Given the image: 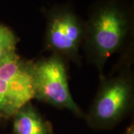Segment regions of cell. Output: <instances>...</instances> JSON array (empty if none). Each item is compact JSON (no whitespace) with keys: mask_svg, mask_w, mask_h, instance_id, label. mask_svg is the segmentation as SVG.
I'll use <instances>...</instances> for the list:
<instances>
[{"mask_svg":"<svg viewBox=\"0 0 134 134\" xmlns=\"http://www.w3.org/2000/svg\"><path fill=\"white\" fill-rule=\"evenodd\" d=\"M131 31V14L119 0H103L92 8L82 46L99 77L104 75L106 63L113 54L131 48H127Z\"/></svg>","mask_w":134,"mask_h":134,"instance_id":"obj_1","label":"cell"},{"mask_svg":"<svg viewBox=\"0 0 134 134\" xmlns=\"http://www.w3.org/2000/svg\"><path fill=\"white\" fill-rule=\"evenodd\" d=\"M117 66L110 76L100 77L98 92L87 113L86 123L94 130L113 128L131 113L134 104V76L131 59Z\"/></svg>","mask_w":134,"mask_h":134,"instance_id":"obj_2","label":"cell"},{"mask_svg":"<svg viewBox=\"0 0 134 134\" xmlns=\"http://www.w3.org/2000/svg\"><path fill=\"white\" fill-rule=\"evenodd\" d=\"M46 29L44 37L46 50L80 64V48L85 35V22L66 5L54 6L44 12Z\"/></svg>","mask_w":134,"mask_h":134,"instance_id":"obj_3","label":"cell"},{"mask_svg":"<svg viewBox=\"0 0 134 134\" xmlns=\"http://www.w3.org/2000/svg\"><path fill=\"white\" fill-rule=\"evenodd\" d=\"M34 97V62L15 53L0 63L1 119L12 118Z\"/></svg>","mask_w":134,"mask_h":134,"instance_id":"obj_4","label":"cell"},{"mask_svg":"<svg viewBox=\"0 0 134 134\" xmlns=\"http://www.w3.org/2000/svg\"><path fill=\"white\" fill-rule=\"evenodd\" d=\"M66 62L53 54L34 62V99L84 118V113L74 100L69 87Z\"/></svg>","mask_w":134,"mask_h":134,"instance_id":"obj_5","label":"cell"},{"mask_svg":"<svg viewBox=\"0 0 134 134\" xmlns=\"http://www.w3.org/2000/svg\"><path fill=\"white\" fill-rule=\"evenodd\" d=\"M13 134H54L53 126L32 104L20 108L12 117Z\"/></svg>","mask_w":134,"mask_h":134,"instance_id":"obj_6","label":"cell"},{"mask_svg":"<svg viewBox=\"0 0 134 134\" xmlns=\"http://www.w3.org/2000/svg\"><path fill=\"white\" fill-rule=\"evenodd\" d=\"M19 38L5 25L0 23V63L16 53Z\"/></svg>","mask_w":134,"mask_h":134,"instance_id":"obj_7","label":"cell"},{"mask_svg":"<svg viewBox=\"0 0 134 134\" xmlns=\"http://www.w3.org/2000/svg\"><path fill=\"white\" fill-rule=\"evenodd\" d=\"M124 134H134V126L133 124L130 125L129 127L127 128Z\"/></svg>","mask_w":134,"mask_h":134,"instance_id":"obj_8","label":"cell"},{"mask_svg":"<svg viewBox=\"0 0 134 134\" xmlns=\"http://www.w3.org/2000/svg\"><path fill=\"white\" fill-rule=\"evenodd\" d=\"M0 119H1V117H0Z\"/></svg>","mask_w":134,"mask_h":134,"instance_id":"obj_9","label":"cell"}]
</instances>
